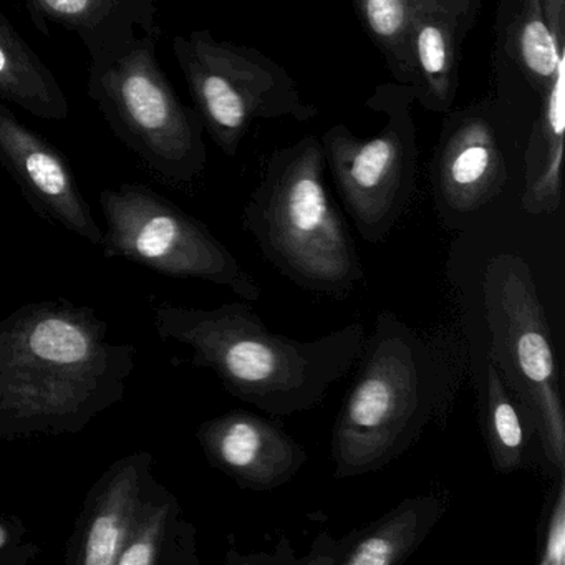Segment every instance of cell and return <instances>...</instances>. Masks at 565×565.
<instances>
[{"label":"cell","mask_w":565,"mask_h":565,"mask_svg":"<svg viewBox=\"0 0 565 565\" xmlns=\"http://www.w3.org/2000/svg\"><path fill=\"white\" fill-rule=\"evenodd\" d=\"M134 343L88 307L25 303L0 319V439L75 435L121 402Z\"/></svg>","instance_id":"6da1fadb"},{"label":"cell","mask_w":565,"mask_h":565,"mask_svg":"<svg viewBox=\"0 0 565 565\" xmlns=\"http://www.w3.org/2000/svg\"><path fill=\"white\" fill-rule=\"evenodd\" d=\"M468 365V343L455 330L416 329L395 312H379L333 425V476L380 471L409 451L429 426L445 425Z\"/></svg>","instance_id":"7a4b0ae2"},{"label":"cell","mask_w":565,"mask_h":565,"mask_svg":"<svg viewBox=\"0 0 565 565\" xmlns=\"http://www.w3.org/2000/svg\"><path fill=\"white\" fill-rule=\"evenodd\" d=\"M154 327L164 342L190 347L193 365L214 372L227 393L274 418L322 405L355 366L369 333L353 322L320 339H290L270 332L246 300L216 309L160 303Z\"/></svg>","instance_id":"3957f363"},{"label":"cell","mask_w":565,"mask_h":565,"mask_svg":"<svg viewBox=\"0 0 565 565\" xmlns=\"http://www.w3.org/2000/svg\"><path fill=\"white\" fill-rule=\"evenodd\" d=\"M323 170L326 154L316 137L273 154L244 207L243 227L290 282L345 299L365 282V273Z\"/></svg>","instance_id":"277c9868"},{"label":"cell","mask_w":565,"mask_h":565,"mask_svg":"<svg viewBox=\"0 0 565 565\" xmlns=\"http://www.w3.org/2000/svg\"><path fill=\"white\" fill-rule=\"evenodd\" d=\"M161 31L90 58L88 97L115 137L163 183L193 184L207 163L204 125L158 64Z\"/></svg>","instance_id":"5b68a950"},{"label":"cell","mask_w":565,"mask_h":565,"mask_svg":"<svg viewBox=\"0 0 565 565\" xmlns=\"http://www.w3.org/2000/svg\"><path fill=\"white\" fill-rule=\"evenodd\" d=\"M489 359L527 415L542 452L565 471V416L554 343L531 266L518 254H499L482 276Z\"/></svg>","instance_id":"8992f818"},{"label":"cell","mask_w":565,"mask_h":565,"mask_svg":"<svg viewBox=\"0 0 565 565\" xmlns=\"http://www.w3.org/2000/svg\"><path fill=\"white\" fill-rule=\"evenodd\" d=\"M173 51L194 110L227 157L237 153L256 121H309L317 115V108L303 102L286 68L256 49L217 41L203 29L177 35Z\"/></svg>","instance_id":"52a82bcc"},{"label":"cell","mask_w":565,"mask_h":565,"mask_svg":"<svg viewBox=\"0 0 565 565\" xmlns=\"http://www.w3.org/2000/svg\"><path fill=\"white\" fill-rule=\"evenodd\" d=\"M104 256L130 260L163 276L227 287L241 300H259L254 277L196 217L145 184L105 188Z\"/></svg>","instance_id":"ba28073f"},{"label":"cell","mask_w":565,"mask_h":565,"mask_svg":"<svg viewBox=\"0 0 565 565\" xmlns=\"http://www.w3.org/2000/svg\"><path fill=\"white\" fill-rule=\"evenodd\" d=\"M388 124L372 138H359L342 125L326 131V163L356 231L370 244L386 239L412 200L415 186L416 128L409 104L412 85H386L375 94Z\"/></svg>","instance_id":"9c48e42d"},{"label":"cell","mask_w":565,"mask_h":565,"mask_svg":"<svg viewBox=\"0 0 565 565\" xmlns=\"http://www.w3.org/2000/svg\"><path fill=\"white\" fill-rule=\"evenodd\" d=\"M0 163L42 217L102 247L104 231L78 188L71 163L4 104H0Z\"/></svg>","instance_id":"30bf717a"},{"label":"cell","mask_w":565,"mask_h":565,"mask_svg":"<svg viewBox=\"0 0 565 565\" xmlns=\"http://www.w3.org/2000/svg\"><path fill=\"white\" fill-rule=\"evenodd\" d=\"M196 438L210 465L247 491L282 488L309 459L282 423L243 409L201 423Z\"/></svg>","instance_id":"8fae6325"},{"label":"cell","mask_w":565,"mask_h":565,"mask_svg":"<svg viewBox=\"0 0 565 565\" xmlns=\"http://www.w3.org/2000/svg\"><path fill=\"white\" fill-rule=\"evenodd\" d=\"M153 462L151 452H134L92 486L67 545V564L118 565L138 518L160 488Z\"/></svg>","instance_id":"7c38bea8"},{"label":"cell","mask_w":565,"mask_h":565,"mask_svg":"<svg viewBox=\"0 0 565 565\" xmlns=\"http://www.w3.org/2000/svg\"><path fill=\"white\" fill-rule=\"evenodd\" d=\"M448 509L438 492L403 499L382 518L342 537L317 535L300 565H398L412 557Z\"/></svg>","instance_id":"4fadbf2b"},{"label":"cell","mask_w":565,"mask_h":565,"mask_svg":"<svg viewBox=\"0 0 565 565\" xmlns=\"http://www.w3.org/2000/svg\"><path fill=\"white\" fill-rule=\"evenodd\" d=\"M508 181L494 131L479 118L456 128L438 163V196L451 213L469 214L494 201Z\"/></svg>","instance_id":"5bb4252c"},{"label":"cell","mask_w":565,"mask_h":565,"mask_svg":"<svg viewBox=\"0 0 565 565\" xmlns=\"http://www.w3.org/2000/svg\"><path fill=\"white\" fill-rule=\"evenodd\" d=\"M35 28L51 35L49 25L74 32L88 55L128 44L160 31L154 0H24Z\"/></svg>","instance_id":"9a60e30c"},{"label":"cell","mask_w":565,"mask_h":565,"mask_svg":"<svg viewBox=\"0 0 565 565\" xmlns=\"http://www.w3.org/2000/svg\"><path fill=\"white\" fill-rule=\"evenodd\" d=\"M476 14L478 9L441 6L422 12L412 24V87L428 110H448L455 100L459 47Z\"/></svg>","instance_id":"2e32d148"},{"label":"cell","mask_w":565,"mask_h":565,"mask_svg":"<svg viewBox=\"0 0 565 565\" xmlns=\"http://www.w3.org/2000/svg\"><path fill=\"white\" fill-rule=\"evenodd\" d=\"M0 100L42 120L65 121L71 115L57 78L4 14H0Z\"/></svg>","instance_id":"e0dca14e"},{"label":"cell","mask_w":565,"mask_h":565,"mask_svg":"<svg viewBox=\"0 0 565 565\" xmlns=\"http://www.w3.org/2000/svg\"><path fill=\"white\" fill-rule=\"evenodd\" d=\"M544 110L532 131L527 178L522 194L525 213L551 214L561 206L565 130V61L544 94Z\"/></svg>","instance_id":"ac0fdd59"},{"label":"cell","mask_w":565,"mask_h":565,"mask_svg":"<svg viewBox=\"0 0 565 565\" xmlns=\"http://www.w3.org/2000/svg\"><path fill=\"white\" fill-rule=\"evenodd\" d=\"M200 565L196 529L181 519L177 495L163 484L135 524L118 565Z\"/></svg>","instance_id":"d6986e66"},{"label":"cell","mask_w":565,"mask_h":565,"mask_svg":"<svg viewBox=\"0 0 565 565\" xmlns=\"http://www.w3.org/2000/svg\"><path fill=\"white\" fill-rule=\"evenodd\" d=\"M481 0H353L376 47L385 55L396 81L412 85L409 31L422 12L441 6L478 9Z\"/></svg>","instance_id":"ffe728a7"},{"label":"cell","mask_w":565,"mask_h":565,"mask_svg":"<svg viewBox=\"0 0 565 565\" xmlns=\"http://www.w3.org/2000/svg\"><path fill=\"white\" fill-rule=\"evenodd\" d=\"M524 416L527 418L518 399L505 386L494 362L488 356L481 426L492 469L498 475H512L524 466L529 443Z\"/></svg>","instance_id":"44dd1931"},{"label":"cell","mask_w":565,"mask_h":565,"mask_svg":"<svg viewBox=\"0 0 565 565\" xmlns=\"http://www.w3.org/2000/svg\"><path fill=\"white\" fill-rule=\"evenodd\" d=\"M509 47L532 87L544 95L558 65L565 61V41L552 34L542 0H521V8L509 29Z\"/></svg>","instance_id":"7402d4cb"},{"label":"cell","mask_w":565,"mask_h":565,"mask_svg":"<svg viewBox=\"0 0 565 565\" xmlns=\"http://www.w3.org/2000/svg\"><path fill=\"white\" fill-rule=\"evenodd\" d=\"M564 562L565 471L557 472V481L545 502L537 542V565H564Z\"/></svg>","instance_id":"603a6c76"},{"label":"cell","mask_w":565,"mask_h":565,"mask_svg":"<svg viewBox=\"0 0 565 565\" xmlns=\"http://www.w3.org/2000/svg\"><path fill=\"white\" fill-rule=\"evenodd\" d=\"M19 519L0 514V564H25L38 554V547L25 539Z\"/></svg>","instance_id":"cb8c5ba5"},{"label":"cell","mask_w":565,"mask_h":565,"mask_svg":"<svg viewBox=\"0 0 565 565\" xmlns=\"http://www.w3.org/2000/svg\"><path fill=\"white\" fill-rule=\"evenodd\" d=\"M227 564H253V565H269V564H282V565H300V557H297L296 551L292 548V544L287 539H282V541L277 544L276 551L274 554H267V552H263V554H254L249 555H241L237 551H230L226 558Z\"/></svg>","instance_id":"d4e9b609"},{"label":"cell","mask_w":565,"mask_h":565,"mask_svg":"<svg viewBox=\"0 0 565 565\" xmlns=\"http://www.w3.org/2000/svg\"><path fill=\"white\" fill-rule=\"evenodd\" d=\"M542 8L552 34L565 41V0H542Z\"/></svg>","instance_id":"484cf974"}]
</instances>
